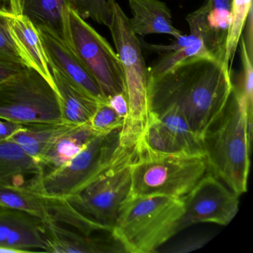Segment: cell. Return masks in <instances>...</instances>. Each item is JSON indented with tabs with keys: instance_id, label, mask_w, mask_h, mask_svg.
<instances>
[{
	"instance_id": "obj_23",
	"label": "cell",
	"mask_w": 253,
	"mask_h": 253,
	"mask_svg": "<svg viewBox=\"0 0 253 253\" xmlns=\"http://www.w3.org/2000/svg\"><path fill=\"white\" fill-rule=\"evenodd\" d=\"M134 148L161 155H189L168 128L151 113Z\"/></svg>"
},
{
	"instance_id": "obj_7",
	"label": "cell",
	"mask_w": 253,
	"mask_h": 253,
	"mask_svg": "<svg viewBox=\"0 0 253 253\" xmlns=\"http://www.w3.org/2000/svg\"><path fill=\"white\" fill-rule=\"evenodd\" d=\"M0 119L22 125L63 122L57 91L26 66L0 82Z\"/></svg>"
},
{
	"instance_id": "obj_4",
	"label": "cell",
	"mask_w": 253,
	"mask_h": 253,
	"mask_svg": "<svg viewBox=\"0 0 253 253\" xmlns=\"http://www.w3.org/2000/svg\"><path fill=\"white\" fill-rule=\"evenodd\" d=\"M112 20L109 29L125 76L128 114L120 131V146L134 147L147 123L149 68L141 42L130 26L129 18L116 0H111Z\"/></svg>"
},
{
	"instance_id": "obj_6",
	"label": "cell",
	"mask_w": 253,
	"mask_h": 253,
	"mask_svg": "<svg viewBox=\"0 0 253 253\" xmlns=\"http://www.w3.org/2000/svg\"><path fill=\"white\" fill-rule=\"evenodd\" d=\"M131 164L130 195L183 198L208 170L205 157L161 155L136 149Z\"/></svg>"
},
{
	"instance_id": "obj_33",
	"label": "cell",
	"mask_w": 253,
	"mask_h": 253,
	"mask_svg": "<svg viewBox=\"0 0 253 253\" xmlns=\"http://www.w3.org/2000/svg\"><path fill=\"white\" fill-rule=\"evenodd\" d=\"M25 67L23 63L0 59V82L19 73Z\"/></svg>"
},
{
	"instance_id": "obj_5",
	"label": "cell",
	"mask_w": 253,
	"mask_h": 253,
	"mask_svg": "<svg viewBox=\"0 0 253 253\" xmlns=\"http://www.w3.org/2000/svg\"><path fill=\"white\" fill-rule=\"evenodd\" d=\"M121 129L97 134L70 161L34 176L31 186L46 198L67 200L78 195L121 155L124 148L120 146Z\"/></svg>"
},
{
	"instance_id": "obj_29",
	"label": "cell",
	"mask_w": 253,
	"mask_h": 253,
	"mask_svg": "<svg viewBox=\"0 0 253 253\" xmlns=\"http://www.w3.org/2000/svg\"><path fill=\"white\" fill-rule=\"evenodd\" d=\"M124 119L121 118L107 103H100L95 112L88 121L90 127L98 134H108L124 126Z\"/></svg>"
},
{
	"instance_id": "obj_39",
	"label": "cell",
	"mask_w": 253,
	"mask_h": 253,
	"mask_svg": "<svg viewBox=\"0 0 253 253\" xmlns=\"http://www.w3.org/2000/svg\"><path fill=\"white\" fill-rule=\"evenodd\" d=\"M0 8H1V7H0Z\"/></svg>"
},
{
	"instance_id": "obj_26",
	"label": "cell",
	"mask_w": 253,
	"mask_h": 253,
	"mask_svg": "<svg viewBox=\"0 0 253 253\" xmlns=\"http://www.w3.org/2000/svg\"><path fill=\"white\" fill-rule=\"evenodd\" d=\"M71 8L84 20L90 18L106 27L110 25L111 0H71Z\"/></svg>"
},
{
	"instance_id": "obj_20",
	"label": "cell",
	"mask_w": 253,
	"mask_h": 253,
	"mask_svg": "<svg viewBox=\"0 0 253 253\" xmlns=\"http://www.w3.org/2000/svg\"><path fill=\"white\" fill-rule=\"evenodd\" d=\"M42 174L38 163L26 155L14 142L0 140V185L26 186L27 175Z\"/></svg>"
},
{
	"instance_id": "obj_10",
	"label": "cell",
	"mask_w": 253,
	"mask_h": 253,
	"mask_svg": "<svg viewBox=\"0 0 253 253\" xmlns=\"http://www.w3.org/2000/svg\"><path fill=\"white\" fill-rule=\"evenodd\" d=\"M180 230L200 223L227 226L239 210V195L214 174H206L183 198Z\"/></svg>"
},
{
	"instance_id": "obj_13",
	"label": "cell",
	"mask_w": 253,
	"mask_h": 253,
	"mask_svg": "<svg viewBox=\"0 0 253 253\" xmlns=\"http://www.w3.org/2000/svg\"><path fill=\"white\" fill-rule=\"evenodd\" d=\"M0 248L14 253L45 251L42 222L21 210L0 208Z\"/></svg>"
},
{
	"instance_id": "obj_31",
	"label": "cell",
	"mask_w": 253,
	"mask_h": 253,
	"mask_svg": "<svg viewBox=\"0 0 253 253\" xmlns=\"http://www.w3.org/2000/svg\"><path fill=\"white\" fill-rule=\"evenodd\" d=\"M210 238L207 236L201 235H195V236L188 237L183 241L174 244L171 248L165 250L166 253H185L195 251L198 249L202 248Z\"/></svg>"
},
{
	"instance_id": "obj_17",
	"label": "cell",
	"mask_w": 253,
	"mask_h": 253,
	"mask_svg": "<svg viewBox=\"0 0 253 253\" xmlns=\"http://www.w3.org/2000/svg\"><path fill=\"white\" fill-rule=\"evenodd\" d=\"M71 0H22L20 13L37 28H45L72 46L69 27Z\"/></svg>"
},
{
	"instance_id": "obj_19",
	"label": "cell",
	"mask_w": 253,
	"mask_h": 253,
	"mask_svg": "<svg viewBox=\"0 0 253 253\" xmlns=\"http://www.w3.org/2000/svg\"><path fill=\"white\" fill-rule=\"evenodd\" d=\"M50 69L60 98L62 121L75 126L88 123L100 103L72 85L58 72Z\"/></svg>"
},
{
	"instance_id": "obj_9",
	"label": "cell",
	"mask_w": 253,
	"mask_h": 253,
	"mask_svg": "<svg viewBox=\"0 0 253 253\" xmlns=\"http://www.w3.org/2000/svg\"><path fill=\"white\" fill-rule=\"evenodd\" d=\"M69 27L72 48L106 99L118 93H126L121 60L108 41L72 8L69 12Z\"/></svg>"
},
{
	"instance_id": "obj_25",
	"label": "cell",
	"mask_w": 253,
	"mask_h": 253,
	"mask_svg": "<svg viewBox=\"0 0 253 253\" xmlns=\"http://www.w3.org/2000/svg\"><path fill=\"white\" fill-rule=\"evenodd\" d=\"M252 8L253 0H232V23L228 35L226 48V59L230 66Z\"/></svg>"
},
{
	"instance_id": "obj_18",
	"label": "cell",
	"mask_w": 253,
	"mask_h": 253,
	"mask_svg": "<svg viewBox=\"0 0 253 253\" xmlns=\"http://www.w3.org/2000/svg\"><path fill=\"white\" fill-rule=\"evenodd\" d=\"M97 134L87 123L75 126L59 135L40 161L42 173L55 169L70 161Z\"/></svg>"
},
{
	"instance_id": "obj_24",
	"label": "cell",
	"mask_w": 253,
	"mask_h": 253,
	"mask_svg": "<svg viewBox=\"0 0 253 253\" xmlns=\"http://www.w3.org/2000/svg\"><path fill=\"white\" fill-rule=\"evenodd\" d=\"M168 128L186 153L205 157L203 139L192 129L183 114L174 107H168L158 113H151Z\"/></svg>"
},
{
	"instance_id": "obj_15",
	"label": "cell",
	"mask_w": 253,
	"mask_h": 253,
	"mask_svg": "<svg viewBox=\"0 0 253 253\" xmlns=\"http://www.w3.org/2000/svg\"><path fill=\"white\" fill-rule=\"evenodd\" d=\"M8 28L11 39L23 64L38 72L57 91L48 58L36 26L27 17L18 13L10 17Z\"/></svg>"
},
{
	"instance_id": "obj_27",
	"label": "cell",
	"mask_w": 253,
	"mask_h": 253,
	"mask_svg": "<svg viewBox=\"0 0 253 253\" xmlns=\"http://www.w3.org/2000/svg\"><path fill=\"white\" fill-rule=\"evenodd\" d=\"M241 46V57L242 62L243 74L241 83L237 85L241 91L245 107L246 116L250 128L253 123V60L249 57L245 43L242 37L239 41Z\"/></svg>"
},
{
	"instance_id": "obj_30",
	"label": "cell",
	"mask_w": 253,
	"mask_h": 253,
	"mask_svg": "<svg viewBox=\"0 0 253 253\" xmlns=\"http://www.w3.org/2000/svg\"><path fill=\"white\" fill-rule=\"evenodd\" d=\"M14 13L0 8V59L23 63L10 35L8 20Z\"/></svg>"
},
{
	"instance_id": "obj_1",
	"label": "cell",
	"mask_w": 253,
	"mask_h": 253,
	"mask_svg": "<svg viewBox=\"0 0 253 253\" xmlns=\"http://www.w3.org/2000/svg\"><path fill=\"white\" fill-rule=\"evenodd\" d=\"M234 84L230 66L211 56H195L167 72L149 76V113L168 107L178 109L203 139L226 106Z\"/></svg>"
},
{
	"instance_id": "obj_16",
	"label": "cell",
	"mask_w": 253,
	"mask_h": 253,
	"mask_svg": "<svg viewBox=\"0 0 253 253\" xmlns=\"http://www.w3.org/2000/svg\"><path fill=\"white\" fill-rule=\"evenodd\" d=\"M132 17L130 26L139 36L161 34L174 39L183 35L173 25L171 11L161 0H128Z\"/></svg>"
},
{
	"instance_id": "obj_35",
	"label": "cell",
	"mask_w": 253,
	"mask_h": 253,
	"mask_svg": "<svg viewBox=\"0 0 253 253\" xmlns=\"http://www.w3.org/2000/svg\"><path fill=\"white\" fill-rule=\"evenodd\" d=\"M245 25H247L246 28L245 35H241L243 40H244V43H245L246 48H247V53H248L249 57L253 60V8L250 9L248 17H247V21Z\"/></svg>"
},
{
	"instance_id": "obj_21",
	"label": "cell",
	"mask_w": 253,
	"mask_h": 253,
	"mask_svg": "<svg viewBox=\"0 0 253 253\" xmlns=\"http://www.w3.org/2000/svg\"><path fill=\"white\" fill-rule=\"evenodd\" d=\"M54 198H46L31 186L0 185V207L21 210L41 222L51 220Z\"/></svg>"
},
{
	"instance_id": "obj_36",
	"label": "cell",
	"mask_w": 253,
	"mask_h": 253,
	"mask_svg": "<svg viewBox=\"0 0 253 253\" xmlns=\"http://www.w3.org/2000/svg\"><path fill=\"white\" fill-rule=\"evenodd\" d=\"M22 0H0V6L14 14L20 13Z\"/></svg>"
},
{
	"instance_id": "obj_8",
	"label": "cell",
	"mask_w": 253,
	"mask_h": 253,
	"mask_svg": "<svg viewBox=\"0 0 253 253\" xmlns=\"http://www.w3.org/2000/svg\"><path fill=\"white\" fill-rule=\"evenodd\" d=\"M135 155L134 147L124 148L109 169L66 201L84 215L112 227L121 204L129 194L131 164Z\"/></svg>"
},
{
	"instance_id": "obj_3",
	"label": "cell",
	"mask_w": 253,
	"mask_h": 253,
	"mask_svg": "<svg viewBox=\"0 0 253 253\" xmlns=\"http://www.w3.org/2000/svg\"><path fill=\"white\" fill-rule=\"evenodd\" d=\"M184 210L183 198L128 195L120 207L111 235L125 253H156L180 232Z\"/></svg>"
},
{
	"instance_id": "obj_22",
	"label": "cell",
	"mask_w": 253,
	"mask_h": 253,
	"mask_svg": "<svg viewBox=\"0 0 253 253\" xmlns=\"http://www.w3.org/2000/svg\"><path fill=\"white\" fill-rule=\"evenodd\" d=\"M73 126L75 125L63 122L24 125L23 129L7 140L14 142L26 155L39 164L42 155L54 140Z\"/></svg>"
},
{
	"instance_id": "obj_11",
	"label": "cell",
	"mask_w": 253,
	"mask_h": 253,
	"mask_svg": "<svg viewBox=\"0 0 253 253\" xmlns=\"http://www.w3.org/2000/svg\"><path fill=\"white\" fill-rule=\"evenodd\" d=\"M232 0H206L201 8L186 17L190 33L201 38L210 55L227 63L226 48L232 23Z\"/></svg>"
},
{
	"instance_id": "obj_14",
	"label": "cell",
	"mask_w": 253,
	"mask_h": 253,
	"mask_svg": "<svg viewBox=\"0 0 253 253\" xmlns=\"http://www.w3.org/2000/svg\"><path fill=\"white\" fill-rule=\"evenodd\" d=\"M45 252L54 253H125L122 246L111 235L104 238L85 235L76 229L51 220L42 222Z\"/></svg>"
},
{
	"instance_id": "obj_38",
	"label": "cell",
	"mask_w": 253,
	"mask_h": 253,
	"mask_svg": "<svg viewBox=\"0 0 253 253\" xmlns=\"http://www.w3.org/2000/svg\"><path fill=\"white\" fill-rule=\"evenodd\" d=\"M0 208H2V207H0Z\"/></svg>"
},
{
	"instance_id": "obj_34",
	"label": "cell",
	"mask_w": 253,
	"mask_h": 253,
	"mask_svg": "<svg viewBox=\"0 0 253 253\" xmlns=\"http://www.w3.org/2000/svg\"><path fill=\"white\" fill-rule=\"evenodd\" d=\"M24 125L0 119V140H8L10 137L20 130L23 129Z\"/></svg>"
},
{
	"instance_id": "obj_28",
	"label": "cell",
	"mask_w": 253,
	"mask_h": 253,
	"mask_svg": "<svg viewBox=\"0 0 253 253\" xmlns=\"http://www.w3.org/2000/svg\"><path fill=\"white\" fill-rule=\"evenodd\" d=\"M207 55L211 56L203 42L176 51L164 53L153 66L149 68V76L161 75L189 57Z\"/></svg>"
},
{
	"instance_id": "obj_37",
	"label": "cell",
	"mask_w": 253,
	"mask_h": 253,
	"mask_svg": "<svg viewBox=\"0 0 253 253\" xmlns=\"http://www.w3.org/2000/svg\"><path fill=\"white\" fill-rule=\"evenodd\" d=\"M0 253H14L12 250L8 249L0 248Z\"/></svg>"
},
{
	"instance_id": "obj_2",
	"label": "cell",
	"mask_w": 253,
	"mask_h": 253,
	"mask_svg": "<svg viewBox=\"0 0 253 253\" xmlns=\"http://www.w3.org/2000/svg\"><path fill=\"white\" fill-rule=\"evenodd\" d=\"M253 128L241 91L234 85L229 100L203 136L208 169L237 195L247 191Z\"/></svg>"
},
{
	"instance_id": "obj_12",
	"label": "cell",
	"mask_w": 253,
	"mask_h": 253,
	"mask_svg": "<svg viewBox=\"0 0 253 253\" xmlns=\"http://www.w3.org/2000/svg\"><path fill=\"white\" fill-rule=\"evenodd\" d=\"M48 64L69 83L98 103L107 101L92 75L71 45L45 28H37Z\"/></svg>"
},
{
	"instance_id": "obj_32",
	"label": "cell",
	"mask_w": 253,
	"mask_h": 253,
	"mask_svg": "<svg viewBox=\"0 0 253 253\" xmlns=\"http://www.w3.org/2000/svg\"><path fill=\"white\" fill-rule=\"evenodd\" d=\"M107 103L124 121L128 114V97L126 93H118L107 99Z\"/></svg>"
}]
</instances>
